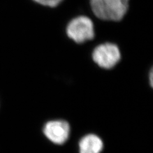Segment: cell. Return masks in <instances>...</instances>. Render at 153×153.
I'll return each instance as SVG.
<instances>
[{
	"label": "cell",
	"mask_w": 153,
	"mask_h": 153,
	"mask_svg": "<svg viewBox=\"0 0 153 153\" xmlns=\"http://www.w3.org/2000/svg\"><path fill=\"white\" fill-rule=\"evenodd\" d=\"M66 33L71 40L81 44L94 38L93 23L88 17L79 16L70 22L66 28Z\"/></svg>",
	"instance_id": "obj_1"
},
{
	"label": "cell",
	"mask_w": 153,
	"mask_h": 153,
	"mask_svg": "<svg viewBox=\"0 0 153 153\" xmlns=\"http://www.w3.org/2000/svg\"><path fill=\"white\" fill-rule=\"evenodd\" d=\"M93 59L101 68L111 69L120 61V51L116 45L106 43L95 48L93 52Z\"/></svg>",
	"instance_id": "obj_2"
},
{
	"label": "cell",
	"mask_w": 153,
	"mask_h": 153,
	"mask_svg": "<svg viewBox=\"0 0 153 153\" xmlns=\"http://www.w3.org/2000/svg\"><path fill=\"white\" fill-rule=\"evenodd\" d=\"M43 132L47 139L57 145L65 143L70 137V126L63 120L50 121L45 123Z\"/></svg>",
	"instance_id": "obj_3"
},
{
	"label": "cell",
	"mask_w": 153,
	"mask_h": 153,
	"mask_svg": "<svg viewBox=\"0 0 153 153\" xmlns=\"http://www.w3.org/2000/svg\"><path fill=\"white\" fill-rule=\"evenodd\" d=\"M107 21H119L125 16L129 0H102Z\"/></svg>",
	"instance_id": "obj_4"
},
{
	"label": "cell",
	"mask_w": 153,
	"mask_h": 153,
	"mask_svg": "<svg viewBox=\"0 0 153 153\" xmlns=\"http://www.w3.org/2000/svg\"><path fill=\"white\" fill-rule=\"evenodd\" d=\"M103 148L102 140L94 134L86 135L79 143V153H101Z\"/></svg>",
	"instance_id": "obj_5"
},
{
	"label": "cell",
	"mask_w": 153,
	"mask_h": 153,
	"mask_svg": "<svg viewBox=\"0 0 153 153\" xmlns=\"http://www.w3.org/2000/svg\"><path fill=\"white\" fill-rule=\"evenodd\" d=\"M90 4L93 12L96 16L102 20L107 21L106 12H105L102 0H91Z\"/></svg>",
	"instance_id": "obj_6"
},
{
	"label": "cell",
	"mask_w": 153,
	"mask_h": 153,
	"mask_svg": "<svg viewBox=\"0 0 153 153\" xmlns=\"http://www.w3.org/2000/svg\"><path fill=\"white\" fill-rule=\"evenodd\" d=\"M33 1L42 4V5L54 7L58 5L63 0H33Z\"/></svg>",
	"instance_id": "obj_7"
},
{
	"label": "cell",
	"mask_w": 153,
	"mask_h": 153,
	"mask_svg": "<svg viewBox=\"0 0 153 153\" xmlns=\"http://www.w3.org/2000/svg\"><path fill=\"white\" fill-rule=\"evenodd\" d=\"M149 76H150V84H151V85L152 86V70L150 72Z\"/></svg>",
	"instance_id": "obj_8"
}]
</instances>
